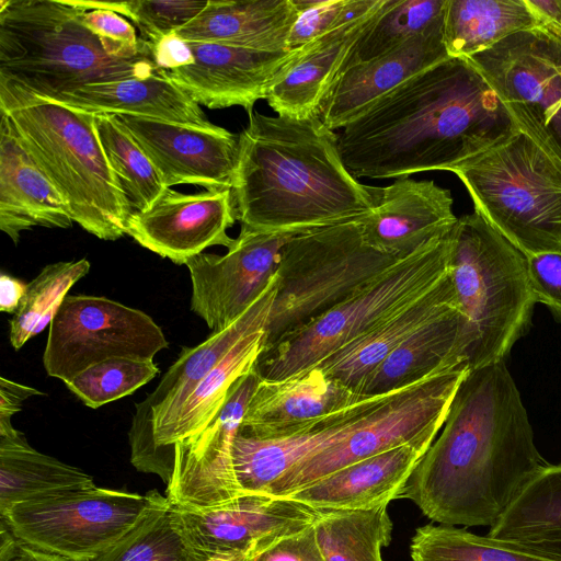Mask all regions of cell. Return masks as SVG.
Masks as SVG:
<instances>
[{"instance_id": "24", "label": "cell", "mask_w": 561, "mask_h": 561, "mask_svg": "<svg viewBox=\"0 0 561 561\" xmlns=\"http://www.w3.org/2000/svg\"><path fill=\"white\" fill-rule=\"evenodd\" d=\"M69 205L32 158L11 119L0 121V229L14 244L34 227L69 228Z\"/></svg>"}, {"instance_id": "37", "label": "cell", "mask_w": 561, "mask_h": 561, "mask_svg": "<svg viewBox=\"0 0 561 561\" xmlns=\"http://www.w3.org/2000/svg\"><path fill=\"white\" fill-rule=\"evenodd\" d=\"M95 126L106 160L133 213L147 210L168 188L159 171L116 115L96 114Z\"/></svg>"}, {"instance_id": "12", "label": "cell", "mask_w": 561, "mask_h": 561, "mask_svg": "<svg viewBox=\"0 0 561 561\" xmlns=\"http://www.w3.org/2000/svg\"><path fill=\"white\" fill-rule=\"evenodd\" d=\"M467 59L518 130L561 161V36L543 27L523 30Z\"/></svg>"}, {"instance_id": "36", "label": "cell", "mask_w": 561, "mask_h": 561, "mask_svg": "<svg viewBox=\"0 0 561 561\" xmlns=\"http://www.w3.org/2000/svg\"><path fill=\"white\" fill-rule=\"evenodd\" d=\"M410 556L412 561H561L527 546L442 524L416 528Z\"/></svg>"}, {"instance_id": "18", "label": "cell", "mask_w": 561, "mask_h": 561, "mask_svg": "<svg viewBox=\"0 0 561 561\" xmlns=\"http://www.w3.org/2000/svg\"><path fill=\"white\" fill-rule=\"evenodd\" d=\"M159 171L165 187L193 184L206 190L232 188L239 135L211 125L190 126L118 115Z\"/></svg>"}, {"instance_id": "52", "label": "cell", "mask_w": 561, "mask_h": 561, "mask_svg": "<svg viewBox=\"0 0 561 561\" xmlns=\"http://www.w3.org/2000/svg\"><path fill=\"white\" fill-rule=\"evenodd\" d=\"M523 546H527V547L534 548L536 550L542 551L545 553L561 558V542L542 543V545H523Z\"/></svg>"}, {"instance_id": "35", "label": "cell", "mask_w": 561, "mask_h": 561, "mask_svg": "<svg viewBox=\"0 0 561 561\" xmlns=\"http://www.w3.org/2000/svg\"><path fill=\"white\" fill-rule=\"evenodd\" d=\"M323 561H383L392 522L387 506L368 510L321 511L313 523Z\"/></svg>"}, {"instance_id": "20", "label": "cell", "mask_w": 561, "mask_h": 561, "mask_svg": "<svg viewBox=\"0 0 561 561\" xmlns=\"http://www.w3.org/2000/svg\"><path fill=\"white\" fill-rule=\"evenodd\" d=\"M276 288L275 275L261 297L232 324L213 332L196 346L183 347L179 358L167 370L156 389L135 404L136 410L128 432L131 463L146 450L153 424L178 410L239 340L250 332L266 328Z\"/></svg>"}, {"instance_id": "45", "label": "cell", "mask_w": 561, "mask_h": 561, "mask_svg": "<svg viewBox=\"0 0 561 561\" xmlns=\"http://www.w3.org/2000/svg\"><path fill=\"white\" fill-rule=\"evenodd\" d=\"M526 263L536 304L545 305L561 321V251L526 255Z\"/></svg>"}, {"instance_id": "13", "label": "cell", "mask_w": 561, "mask_h": 561, "mask_svg": "<svg viewBox=\"0 0 561 561\" xmlns=\"http://www.w3.org/2000/svg\"><path fill=\"white\" fill-rule=\"evenodd\" d=\"M169 342L150 316L103 296L68 295L49 324L43 364L67 382L112 357L153 360Z\"/></svg>"}, {"instance_id": "50", "label": "cell", "mask_w": 561, "mask_h": 561, "mask_svg": "<svg viewBox=\"0 0 561 561\" xmlns=\"http://www.w3.org/2000/svg\"><path fill=\"white\" fill-rule=\"evenodd\" d=\"M539 27L561 36V0H525Z\"/></svg>"}, {"instance_id": "42", "label": "cell", "mask_w": 561, "mask_h": 561, "mask_svg": "<svg viewBox=\"0 0 561 561\" xmlns=\"http://www.w3.org/2000/svg\"><path fill=\"white\" fill-rule=\"evenodd\" d=\"M78 1L88 11L107 9L129 18L139 28L140 38L149 45L184 27L208 3V0Z\"/></svg>"}, {"instance_id": "38", "label": "cell", "mask_w": 561, "mask_h": 561, "mask_svg": "<svg viewBox=\"0 0 561 561\" xmlns=\"http://www.w3.org/2000/svg\"><path fill=\"white\" fill-rule=\"evenodd\" d=\"M445 4L446 0H386L377 19L351 48L339 73L379 58L426 32L444 19Z\"/></svg>"}, {"instance_id": "22", "label": "cell", "mask_w": 561, "mask_h": 561, "mask_svg": "<svg viewBox=\"0 0 561 561\" xmlns=\"http://www.w3.org/2000/svg\"><path fill=\"white\" fill-rule=\"evenodd\" d=\"M453 204L449 190L434 181L398 178L382 187L376 208L359 220L364 240L379 252L405 259L450 233L458 221Z\"/></svg>"}, {"instance_id": "43", "label": "cell", "mask_w": 561, "mask_h": 561, "mask_svg": "<svg viewBox=\"0 0 561 561\" xmlns=\"http://www.w3.org/2000/svg\"><path fill=\"white\" fill-rule=\"evenodd\" d=\"M298 14L287 50L299 49L318 37L377 10L383 0H295Z\"/></svg>"}, {"instance_id": "26", "label": "cell", "mask_w": 561, "mask_h": 561, "mask_svg": "<svg viewBox=\"0 0 561 561\" xmlns=\"http://www.w3.org/2000/svg\"><path fill=\"white\" fill-rule=\"evenodd\" d=\"M460 308L449 276L314 367L357 394L365 378L404 340L431 321Z\"/></svg>"}, {"instance_id": "34", "label": "cell", "mask_w": 561, "mask_h": 561, "mask_svg": "<svg viewBox=\"0 0 561 561\" xmlns=\"http://www.w3.org/2000/svg\"><path fill=\"white\" fill-rule=\"evenodd\" d=\"M488 536L519 545L561 542V461L545 463L527 480Z\"/></svg>"}, {"instance_id": "47", "label": "cell", "mask_w": 561, "mask_h": 561, "mask_svg": "<svg viewBox=\"0 0 561 561\" xmlns=\"http://www.w3.org/2000/svg\"><path fill=\"white\" fill-rule=\"evenodd\" d=\"M149 46L154 64L160 70L168 71L194 62L190 44L175 33H171Z\"/></svg>"}, {"instance_id": "16", "label": "cell", "mask_w": 561, "mask_h": 561, "mask_svg": "<svg viewBox=\"0 0 561 561\" xmlns=\"http://www.w3.org/2000/svg\"><path fill=\"white\" fill-rule=\"evenodd\" d=\"M260 381L252 368L230 388L227 400L196 437L174 446V467L167 499L180 508L204 511L244 494L232 462V442Z\"/></svg>"}, {"instance_id": "4", "label": "cell", "mask_w": 561, "mask_h": 561, "mask_svg": "<svg viewBox=\"0 0 561 561\" xmlns=\"http://www.w3.org/2000/svg\"><path fill=\"white\" fill-rule=\"evenodd\" d=\"M0 112L67 201L73 221L101 240L126 234L133 214L100 142L95 113L0 78Z\"/></svg>"}, {"instance_id": "25", "label": "cell", "mask_w": 561, "mask_h": 561, "mask_svg": "<svg viewBox=\"0 0 561 561\" xmlns=\"http://www.w3.org/2000/svg\"><path fill=\"white\" fill-rule=\"evenodd\" d=\"M391 393L364 397L314 428L288 438L256 439L237 432L232 462L240 489L243 493L267 494L290 467L344 439Z\"/></svg>"}, {"instance_id": "44", "label": "cell", "mask_w": 561, "mask_h": 561, "mask_svg": "<svg viewBox=\"0 0 561 561\" xmlns=\"http://www.w3.org/2000/svg\"><path fill=\"white\" fill-rule=\"evenodd\" d=\"M82 21L111 57L133 59L152 55L149 44L137 36L135 27L112 10L92 9L83 14Z\"/></svg>"}, {"instance_id": "41", "label": "cell", "mask_w": 561, "mask_h": 561, "mask_svg": "<svg viewBox=\"0 0 561 561\" xmlns=\"http://www.w3.org/2000/svg\"><path fill=\"white\" fill-rule=\"evenodd\" d=\"M159 371L153 360L112 357L90 366L65 383L87 407L98 409L134 393Z\"/></svg>"}, {"instance_id": "10", "label": "cell", "mask_w": 561, "mask_h": 561, "mask_svg": "<svg viewBox=\"0 0 561 561\" xmlns=\"http://www.w3.org/2000/svg\"><path fill=\"white\" fill-rule=\"evenodd\" d=\"M468 371L467 367L439 371L394 391L344 439L290 467L267 494L287 497L341 468L398 446L428 449Z\"/></svg>"}, {"instance_id": "21", "label": "cell", "mask_w": 561, "mask_h": 561, "mask_svg": "<svg viewBox=\"0 0 561 561\" xmlns=\"http://www.w3.org/2000/svg\"><path fill=\"white\" fill-rule=\"evenodd\" d=\"M363 398L316 367L282 380L260 378L238 433L256 439L293 437Z\"/></svg>"}, {"instance_id": "49", "label": "cell", "mask_w": 561, "mask_h": 561, "mask_svg": "<svg viewBox=\"0 0 561 561\" xmlns=\"http://www.w3.org/2000/svg\"><path fill=\"white\" fill-rule=\"evenodd\" d=\"M44 393L5 377L0 378V421L11 422L12 416L22 409L23 402L33 396Z\"/></svg>"}, {"instance_id": "32", "label": "cell", "mask_w": 561, "mask_h": 561, "mask_svg": "<svg viewBox=\"0 0 561 561\" xmlns=\"http://www.w3.org/2000/svg\"><path fill=\"white\" fill-rule=\"evenodd\" d=\"M92 485L89 473L39 453L12 422H0V513L22 502Z\"/></svg>"}, {"instance_id": "6", "label": "cell", "mask_w": 561, "mask_h": 561, "mask_svg": "<svg viewBox=\"0 0 561 561\" xmlns=\"http://www.w3.org/2000/svg\"><path fill=\"white\" fill-rule=\"evenodd\" d=\"M449 276L468 323L469 369L505 360L536 305L526 255L474 210L453 229Z\"/></svg>"}, {"instance_id": "39", "label": "cell", "mask_w": 561, "mask_h": 561, "mask_svg": "<svg viewBox=\"0 0 561 561\" xmlns=\"http://www.w3.org/2000/svg\"><path fill=\"white\" fill-rule=\"evenodd\" d=\"M90 266L87 259L56 262L27 284L10 320L9 337L15 351L50 324L70 288L89 273Z\"/></svg>"}, {"instance_id": "17", "label": "cell", "mask_w": 561, "mask_h": 561, "mask_svg": "<svg viewBox=\"0 0 561 561\" xmlns=\"http://www.w3.org/2000/svg\"><path fill=\"white\" fill-rule=\"evenodd\" d=\"M236 219L231 188L195 194L167 188L147 210L130 215L126 234L149 251L185 264L209 247L230 249L234 239L227 230Z\"/></svg>"}, {"instance_id": "27", "label": "cell", "mask_w": 561, "mask_h": 561, "mask_svg": "<svg viewBox=\"0 0 561 561\" xmlns=\"http://www.w3.org/2000/svg\"><path fill=\"white\" fill-rule=\"evenodd\" d=\"M427 449L402 445L341 468L288 495L317 511L388 506Z\"/></svg>"}, {"instance_id": "53", "label": "cell", "mask_w": 561, "mask_h": 561, "mask_svg": "<svg viewBox=\"0 0 561 561\" xmlns=\"http://www.w3.org/2000/svg\"><path fill=\"white\" fill-rule=\"evenodd\" d=\"M248 556L245 554H228V556H217L206 559L205 561H245Z\"/></svg>"}, {"instance_id": "29", "label": "cell", "mask_w": 561, "mask_h": 561, "mask_svg": "<svg viewBox=\"0 0 561 561\" xmlns=\"http://www.w3.org/2000/svg\"><path fill=\"white\" fill-rule=\"evenodd\" d=\"M382 4L365 18L342 25L300 48L275 78L266 101L277 115L306 118L318 115L320 103L359 36L379 15Z\"/></svg>"}, {"instance_id": "3", "label": "cell", "mask_w": 561, "mask_h": 561, "mask_svg": "<svg viewBox=\"0 0 561 561\" xmlns=\"http://www.w3.org/2000/svg\"><path fill=\"white\" fill-rule=\"evenodd\" d=\"M231 191L241 228L299 234L365 218L382 187L351 174L337 134L319 115L294 118L253 111L239 135Z\"/></svg>"}, {"instance_id": "30", "label": "cell", "mask_w": 561, "mask_h": 561, "mask_svg": "<svg viewBox=\"0 0 561 561\" xmlns=\"http://www.w3.org/2000/svg\"><path fill=\"white\" fill-rule=\"evenodd\" d=\"M297 14L295 0H208L193 21L174 33L187 43L282 51L287 50Z\"/></svg>"}, {"instance_id": "2", "label": "cell", "mask_w": 561, "mask_h": 561, "mask_svg": "<svg viewBox=\"0 0 561 561\" xmlns=\"http://www.w3.org/2000/svg\"><path fill=\"white\" fill-rule=\"evenodd\" d=\"M518 130L467 58H448L386 94L337 133L356 179L454 171Z\"/></svg>"}, {"instance_id": "1", "label": "cell", "mask_w": 561, "mask_h": 561, "mask_svg": "<svg viewBox=\"0 0 561 561\" xmlns=\"http://www.w3.org/2000/svg\"><path fill=\"white\" fill-rule=\"evenodd\" d=\"M545 463L503 360L467 373L401 497L442 525L491 527Z\"/></svg>"}, {"instance_id": "9", "label": "cell", "mask_w": 561, "mask_h": 561, "mask_svg": "<svg viewBox=\"0 0 561 561\" xmlns=\"http://www.w3.org/2000/svg\"><path fill=\"white\" fill-rule=\"evenodd\" d=\"M453 230L398 261L368 286L259 355L261 379L282 380L319 362L422 296L449 271Z\"/></svg>"}, {"instance_id": "14", "label": "cell", "mask_w": 561, "mask_h": 561, "mask_svg": "<svg viewBox=\"0 0 561 561\" xmlns=\"http://www.w3.org/2000/svg\"><path fill=\"white\" fill-rule=\"evenodd\" d=\"M321 511L290 497L244 493L204 511L171 504V522L194 561L260 552L311 525Z\"/></svg>"}, {"instance_id": "7", "label": "cell", "mask_w": 561, "mask_h": 561, "mask_svg": "<svg viewBox=\"0 0 561 561\" xmlns=\"http://www.w3.org/2000/svg\"><path fill=\"white\" fill-rule=\"evenodd\" d=\"M474 210L525 255L561 251V161L522 131L453 171Z\"/></svg>"}, {"instance_id": "5", "label": "cell", "mask_w": 561, "mask_h": 561, "mask_svg": "<svg viewBox=\"0 0 561 561\" xmlns=\"http://www.w3.org/2000/svg\"><path fill=\"white\" fill-rule=\"evenodd\" d=\"M73 0H0V78L56 100L92 83L159 72L152 55L111 57Z\"/></svg>"}, {"instance_id": "31", "label": "cell", "mask_w": 561, "mask_h": 561, "mask_svg": "<svg viewBox=\"0 0 561 561\" xmlns=\"http://www.w3.org/2000/svg\"><path fill=\"white\" fill-rule=\"evenodd\" d=\"M51 101L95 114L131 115L198 127L214 125L202 106L163 70L148 77L88 84Z\"/></svg>"}, {"instance_id": "46", "label": "cell", "mask_w": 561, "mask_h": 561, "mask_svg": "<svg viewBox=\"0 0 561 561\" xmlns=\"http://www.w3.org/2000/svg\"><path fill=\"white\" fill-rule=\"evenodd\" d=\"M245 561H323L313 526L288 535Z\"/></svg>"}, {"instance_id": "48", "label": "cell", "mask_w": 561, "mask_h": 561, "mask_svg": "<svg viewBox=\"0 0 561 561\" xmlns=\"http://www.w3.org/2000/svg\"><path fill=\"white\" fill-rule=\"evenodd\" d=\"M0 561H72L62 556L34 548L16 538L0 519Z\"/></svg>"}, {"instance_id": "19", "label": "cell", "mask_w": 561, "mask_h": 561, "mask_svg": "<svg viewBox=\"0 0 561 561\" xmlns=\"http://www.w3.org/2000/svg\"><path fill=\"white\" fill-rule=\"evenodd\" d=\"M190 66L164 71L196 103L210 110L241 106L248 114L278 73L299 54L267 51L225 43H188Z\"/></svg>"}, {"instance_id": "51", "label": "cell", "mask_w": 561, "mask_h": 561, "mask_svg": "<svg viewBox=\"0 0 561 561\" xmlns=\"http://www.w3.org/2000/svg\"><path fill=\"white\" fill-rule=\"evenodd\" d=\"M27 288V284L11 275L0 276V310L15 313Z\"/></svg>"}, {"instance_id": "28", "label": "cell", "mask_w": 561, "mask_h": 561, "mask_svg": "<svg viewBox=\"0 0 561 561\" xmlns=\"http://www.w3.org/2000/svg\"><path fill=\"white\" fill-rule=\"evenodd\" d=\"M468 348L467 319L461 309L457 308L404 340L365 378L357 394L383 396L439 371L458 367L469 369Z\"/></svg>"}, {"instance_id": "11", "label": "cell", "mask_w": 561, "mask_h": 561, "mask_svg": "<svg viewBox=\"0 0 561 561\" xmlns=\"http://www.w3.org/2000/svg\"><path fill=\"white\" fill-rule=\"evenodd\" d=\"M151 501V491L141 495L94 484L15 504L0 519L34 548L92 561L142 519Z\"/></svg>"}, {"instance_id": "40", "label": "cell", "mask_w": 561, "mask_h": 561, "mask_svg": "<svg viewBox=\"0 0 561 561\" xmlns=\"http://www.w3.org/2000/svg\"><path fill=\"white\" fill-rule=\"evenodd\" d=\"M142 519L92 561H194L171 522V503L152 490Z\"/></svg>"}, {"instance_id": "15", "label": "cell", "mask_w": 561, "mask_h": 561, "mask_svg": "<svg viewBox=\"0 0 561 561\" xmlns=\"http://www.w3.org/2000/svg\"><path fill=\"white\" fill-rule=\"evenodd\" d=\"M288 232H261L241 228L224 255L201 253L190 259L191 309L211 330L232 324L274 279Z\"/></svg>"}, {"instance_id": "33", "label": "cell", "mask_w": 561, "mask_h": 561, "mask_svg": "<svg viewBox=\"0 0 561 561\" xmlns=\"http://www.w3.org/2000/svg\"><path fill=\"white\" fill-rule=\"evenodd\" d=\"M534 27L539 25L525 0H446L443 37L450 58H469Z\"/></svg>"}, {"instance_id": "8", "label": "cell", "mask_w": 561, "mask_h": 561, "mask_svg": "<svg viewBox=\"0 0 561 561\" xmlns=\"http://www.w3.org/2000/svg\"><path fill=\"white\" fill-rule=\"evenodd\" d=\"M398 261L365 242L359 220L293 236L280 252L263 351L344 302Z\"/></svg>"}, {"instance_id": "23", "label": "cell", "mask_w": 561, "mask_h": 561, "mask_svg": "<svg viewBox=\"0 0 561 561\" xmlns=\"http://www.w3.org/2000/svg\"><path fill=\"white\" fill-rule=\"evenodd\" d=\"M444 19L397 49L342 70L318 111L331 129H342L375 102L420 72L450 58L444 44Z\"/></svg>"}]
</instances>
